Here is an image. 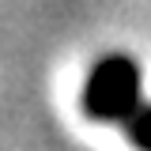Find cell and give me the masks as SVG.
<instances>
[{
    "label": "cell",
    "instance_id": "1",
    "mask_svg": "<svg viewBox=\"0 0 151 151\" xmlns=\"http://www.w3.org/2000/svg\"><path fill=\"white\" fill-rule=\"evenodd\" d=\"M140 110V68L125 53H106L83 79V113L98 125H129Z\"/></svg>",
    "mask_w": 151,
    "mask_h": 151
},
{
    "label": "cell",
    "instance_id": "2",
    "mask_svg": "<svg viewBox=\"0 0 151 151\" xmlns=\"http://www.w3.org/2000/svg\"><path fill=\"white\" fill-rule=\"evenodd\" d=\"M125 132H129V140H132L136 151H151V106H140V110L132 113Z\"/></svg>",
    "mask_w": 151,
    "mask_h": 151
}]
</instances>
